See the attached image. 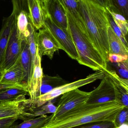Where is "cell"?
<instances>
[{
	"label": "cell",
	"mask_w": 128,
	"mask_h": 128,
	"mask_svg": "<svg viewBox=\"0 0 128 128\" xmlns=\"http://www.w3.org/2000/svg\"><path fill=\"white\" fill-rule=\"evenodd\" d=\"M0 83L5 84H25L26 77L19 59L11 67L2 71Z\"/></svg>",
	"instance_id": "obj_14"
},
{
	"label": "cell",
	"mask_w": 128,
	"mask_h": 128,
	"mask_svg": "<svg viewBox=\"0 0 128 128\" xmlns=\"http://www.w3.org/2000/svg\"><path fill=\"white\" fill-rule=\"evenodd\" d=\"M62 6L77 22H84L80 11L79 0H59Z\"/></svg>",
	"instance_id": "obj_23"
},
{
	"label": "cell",
	"mask_w": 128,
	"mask_h": 128,
	"mask_svg": "<svg viewBox=\"0 0 128 128\" xmlns=\"http://www.w3.org/2000/svg\"><path fill=\"white\" fill-rule=\"evenodd\" d=\"M42 2L54 23L59 28L67 29L66 12L59 0H44Z\"/></svg>",
	"instance_id": "obj_12"
},
{
	"label": "cell",
	"mask_w": 128,
	"mask_h": 128,
	"mask_svg": "<svg viewBox=\"0 0 128 128\" xmlns=\"http://www.w3.org/2000/svg\"><path fill=\"white\" fill-rule=\"evenodd\" d=\"M2 71L0 69V80H1V78L2 76Z\"/></svg>",
	"instance_id": "obj_36"
},
{
	"label": "cell",
	"mask_w": 128,
	"mask_h": 128,
	"mask_svg": "<svg viewBox=\"0 0 128 128\" xmlns=\"http://www.w3.org/2000/svg\"><path fill=\"white\" fill-rule=\"evenodd\" d=\"M29 17L33 26L36 30H40L44 27L40 0H28Z\"/></svg>",
	"instance_id": "obj_15"
},
{
	"label": "cell",
	"mask_w": 128,
	"mask_h": 128,
	"mask_svg": "<svg viewBox=\"0 0 128 128\" xmlns=\"http://www.w3.org/2000/svg\"><path fill=\"white\" fill-rule=\"evenodd\" d=\"M22 40L17 35L16 20L8 44L3 63L0 67L2 71L7 70L17 62L22 51Z\"/></svg>",
	"instance_id": "obj_9"
},
{
	"label": "cell",
	"mask_w": 128,
	"mask_h": 128,
	"mask_svg": "<svg viewBox=\"0 0 128 128\" xmlns=\"http://www.w3.org/2000/svg\"><path fill=\"white\" fill-rule=\"evenodd\" d=\"M28 94L27 86L25 84L0 90V102L13 100Z\"/></svg>",
	"instance_id": "obj_19"
},
{
	"label": "cell",
	"mask_w": 128,
	"mask_h": 128,
	"mask_svg": "<svg viewBox=\"0 0 128 128\" xmlns=\"http://www.w3.org/2000/svg\"><path fill=\"white\" fill-rule=\"evenodd\" d=\"M51 116L52 115H41L35 118H34L23 121V122L21 124L18 125H15L11 128H40L47 123Z\"/></svg>",
	"instance_id": "obj_21"
},
{
	"label": "cell",
	"mask_w": 128,
	"mask_h": 128,
	"mask_svg": "<svg viewBox=\"0 0 128 128\" xmlns=\"http://www.w3.org/2000/svg\"><path fill=\"white\" fill-rule=\"evenodd\" d=\"M116 67L121 76L124 79H127L128 78V60L122 62L116 63Z\"/></svg>",
	"instance_id": "obj_30"
},
{
	"label": "cell",
	"mask_w": 128,
	"mask_h": 128,
	"mask_svg": "<svg viewBox=\"0 0 128 128\" xmlns=\"http://www.w3.org/2000/svg\"><path fill=\"white\" fill-rule=\"evenodd\" d=\"M44 27L48 29L61 47L72 59L78 60L79 54L67 29L59 28L51 18L43 4L41 2Z\"/></svg>",
	"instance_id": "obj_4"
},
{
	"label": "cell",
	"mask_w": 128,
	"mask_h": 128,
	"mask_svg": "<svg viewBox=\"0 0 128 128\" xmlns=\"http://www.w3.org/2000/svg\"><path fill=\"white\" fill-rule=\"evenodd\" d=\"M105 75L104 71L99 70L89 74L85 78L58 86L39 96L32 103V106L35 109L40 107L47 102L50 101L66 92L94 82L98 80H101L105 76Z\"/></svg>",
	"instance_id": "obj_5"
},
{
	"label": "cell",
	"mask_w": 128,
	"mask_h": 128,
	"mask_svg": "<svg viewBox=\"0 0 128 128\" xmlns=\"http://www.w3.org/2000/svg\"><path fill=\"white\" fill-rule=\"evenodd\" d=\"M73 128H118L115 125L113 122H102L94 124L78 126Z\"/></svg>",
	"instance_id": "obj_29"
},
{
	"label": "cell",
	"mask_w": 128,
	"mask_h": 128,
	"mask_svg": "<svg viewBox=\"0 0 128 128\" xmlns=\"http://www.w3.org/2000/svg\"><path fill=\"white\" fill-rule=\"evenodd\" d=\"M22 96L10 101L0 102V119L16 118L25 121L36 117V109L29 98Z\"/></svg>",
	"instance_id": "obj_6"
},
{
	"label": "cell",
	"mask_w": 128,
	"mask_h": 128,
	"mask_svg": "<svg viewBox=\"0 0 128 128\" xmlns=\"http://www.w3.org/2000/svg\"><path fill=\"white\" fill-rule=\"evenodd\" d=\"M98 4L100 5L105 9L108 8L110 6L109 0H92Z\"/></svg>",
	"instance_id": "obj_33"
},
{
	"label": "cell",
	"mask_w": 128,
	"mask_h": 128,
	"mask_svg": "<svg viewBox=\"0 0 128 128\" xmlns=\"http://www.w3.org/2000/svg\"><path fill=\"white\" fill-rule=\"evenodd\" d=\"M118 128H128V124H123L119 126Z\"/></svg>",
	"instance_id": "obj_35"
},
{
	"label": "cell",
	"mask_w": 128,
	"mask_h": 128,
	"mask_svg": "<svg viewBox=\"0 0 128 128\" xmlns=\"http://www.w3.org/2000/svg\"><path fill=\"white\" fill-rule=\"evenodd\" d=\"M124 107L116 102L79 104L59 117L50 118L40 128H73L90 123L114 122Z\"/></svg>",
	"instance_id": "obj_1"
},
{
	"label": "cell",
	"mask_w": 128,
	"mask_h": 128,
	"mask_svg": "<svg viewBox=\"0 0 128 128\" xmlns=\"http://www.w3.org/2000/svg\"><path fill=\"white\" fill-rule=\"evenodd\" d=\"M105 76L101 80L98 86L89 92L86 103L100 104L116 102L119 104V94L110 78L105 73Z\"/></svg>",
	"instance_id": "obj_7"
},
{
	"label": "cell",
	"mask_w": 128,
	"mask_h": 128,
	"mask_svg": "<svg viewBox=\"0 0 128 128\" xmlns=\"http://www.w3.org/2000/svg\"><path fill=\"white\" fill-rule=\"evenodd\" d=\"M41 1V2H43V1L44 0H40Z\"/></svg>",
	"instance_id": "obj_37"
},
{
	"label": "cell",
	"mask_w": 128,
	"mask_h": 128,
	"mask_svg": "<svg viewBox=\"0 0 128 128\" xmlns=\"http://www.w3.org/2000/svg\"><path fill=\"white\" fill-rule=\"evenodd\" d=\"M19 60L25 75V82L27 86L32 74V57L28 40H22V51Z\"/></svg>",
	"instance_id": "obj_16"
},
{
	"label": "cell",
	"mask_w": 128,
	"mask_h": 128,
	"mask_svg": "<svg viewBox=\"0 0 128 128\" xmlns=\"http://www.w3.org/2000/svg\"><path fill=\"white\" fill-rule=\"evenodd\" d=\"M89 93L77 88L63 94L58 103L56 110L51 115L50 118L59 117L76 106L86 103Z\"/></svg>",
	"instance_id": "obj_8"
},
{
	"label": "cell",
	"mask_w": 128,
	"mask_h": 128,
	"mask_svg": "<svg viewBox=\"0 0 128 128\" xmlns=\"http://www.w3.org/2000/svg\"><path fill=\"white\" fill-rule=\"evenodd\" d=\"M37 36L38 52L42 56H47L52 60L54 53L61 50V47L48 29L44 27L39 30Z\"/></svg>",
	"instance_id": "obj_10"
},
{
	"label": "cell",
	"mask_w": 128,
	"mask_h": 128,
	"mask_svg": "<svg viewBox=\"0 0 128 128\" xmlns=\"http://www.w3.org/2000/svg\"><path fill=\"white\" fill-rule=\"evenodd\" d=\"M13 5V11L16 16L21 11H24L29 14L28 0H12Z\"/></svg>",
	"instance_id": "obj_26"
},
{
	"label": "cell",
	"mask_w": 128,
	"mask_h": 128,
	"mask_svg": "<svg viewBox=\"0 0 128 128\" xmlns=\"http://www.w3.org/2000/svg\"><path fill=\"white\" fill-rule=\"evenodd\" d=\"M56 110V106L50 101L46 105L42 106L40 110H36L35 112L36 116H39L41 115H45L46 114H53Z\"/></svg>",
	"instance_id": "obj_28"
},
{
	"label": "cell",
	"mask_w": 128,
	"mask_h": 128,
	"mask_svg": "<svg viewBox=\"0 0 128 128\" xmlns=\"http://www.w3.org/2000/svg\"><path fill=\"white\" fill-rule=\"evenodd\" d=\"M41 62V57L38 48L33 72L30 80L27 84L28 94L32 104L41 95V88L44 75Z\"/></svg>",
	"instance_id": "obj_11"
},
{
	"label": "cell",
	"mask_w": 128,
	"mask_h": 128,
	"mask_svg": "<svg viewBox=\"0 0 128 128\" xmlns=\"http://www.w3.org/2000/svg\"><path fill=\"white\" fill-rule=\"evenodd\" d=\"M113 122L118 128L123 124H128V108L124 107L120 110Z\"/></svg>",
	"instance_id": "obj_27"
},
{
	"label": "cell",
	"mask_w": 128,
	"mask_h": 128,
	"mask_svg": "<svg viewBox=\"0 0 128 128\" xmlns=\"http://www.w3.org/2000/svg\"><path fill=\"white\" fill-rule=\"evenodd\" d=\"M65 84L66 82L65 80L58 75L50 76L44 75L41 88L40 96Z\"/></svg>",
	"instance_id": "obj_20"
},
{
	"label": "cell",
	"mask_w": 128,
	"mask_h": 128,
	"mask_svg": "<svg viewBox=\"0 0 128 128\" xmlns=\"http://www.w3.org/2000/svg\"><path fill=\"white\" fill-rule=\"evenodd\" d=\"M16 22V15L13 11L10 16L3 20L0 31V67L3 63L5 51Z\"/></svg>",
	"instance_id": "obj_13"
},
{
	"label": "cell",
	"mask_w": 128,
	"mask_h": 128,
	"mask_svg": "<svg viewBox=\"0 0 128 128\" xmlns=\"http://www.w3.org/2000/svg\"><path fill=\"white\" fill-rule=\"evenodd\" d=\"M108 39L109 54L128 56V48L116 35L110 26L108 29Z\"/></svg>",
	"instance_id": "obj_17"
},
{
	"label": "cell",
	"mask_w": 128,
	"mask_h": 128,
	"mask_svg": "<svg viewBox=\"0 0 128 128\" xmlns=\"http://www.w3.org/2000/svg\"><path fill=\"white\" fill-rule=\"evenodd\" d=\"M64 9L67 18V30L79 54V58L77 60L79 64L95 71L107 70V64L95 47L85 22L77 21L68 11Z\"/></svg>",
	"instance_id": "obj_3"
},
{
	"label": "cell",
	"mask_w": 128,
	"mask_h": 128,
	"mask_svg": "<svg viewBox=\"0 0 128 128\" xmlns=\"http://www.w3.org/2000/svg\"><path fill=\"white\" fill-rule=\"evenodd\" d=\"M17 120L14 117L0 119V128H11Z\"/></svg>",
	"instance_id": "obj_31"
},
{
	"label": "cell",
	"mask_w": 128,
	"mask_h": 128,
	"mask_svg": "<svg viewBox=\"0 0 128 128\" xmlns=\"http://www.w3.org/2000/svg\"><path fill=\"white\" fill-rule=\"evenodd\" d=\"M110 6L115 8L128 20V0H109Z\"/></svg>",
	"instance_id": "obj_24"
},
{
	"label": "cell",
	"mask_w": 128,
	"mask_h": 128,
	"mask_svg": "<svg viewBox=\"0 0 128 128\" xmlns=\"http://www.w3.org/2000/svg\"><path fill=\"white\" fill-rule=\"evenodd\" d=\"M105 14H106V16L108 19V21L109 23L110 26L112 28V29H113L116 35L123 42L125 46L128 47L126 37L123 35L119 28L116 25L113 20L111 14L109 12V10L107 9H105Z\"/></svg>",
	"instance_id": "obj_25"
},
{
	"label": "cell",
	"mask_w": 128,
	"mask_h": 128,
	"mask_svg": "<svg viewBox=\"0 0 128 128\" xmlns=\"http://www.w3.org/2000/svg\"><path fill=\"white\" fill-rule=\"evenodd\" d=\"M106 9L110 13L114 22L123 35L126 37L128 32V20L113 7L110 6Z\"/></svg>",
	"instance_id": "obj_22"
},
{
	"label": "cell",
	"mask_w": 128,
	"mask_h": 128,
	"mask_svg": "<svg viewBox=\"0 0 128 128\" xmlns=\"http://www.w3.org/2000/svg\"><path fill=\"white\" fill-rule=\"evenodd\" d=\"M16 20L18 37L22 40H27L30 34L29 26L31 23L29 14L24 11H21L16 16Z\"/></svg>",
	"instance_id": "obj_18"
},
{
	"label": "cell",
	"mask_w": 128,
	"mask_h": 128,
	"mask_svg": "<svg viewBox=\"0 0 128 128\" xmlns=\"http://www.w3.org/2000/svg\"><path fill=\"white\" fill-rule=\"evenodd\" d=\"M21 85H22V84H20V85H14V84H1L0 83V90L12 88V87H15V86H20Z\"/></svg>",
	"instance_id": "obj_34"
},
{
	"label": "cell",
	"mask_w": 128,
	"mask_h": 128,
	"mask_svg": "<svg viewBox=\"0 0 128 128\" xmlns=\"http://www.w3.org/2000/svg\"><path fill=\"white\" fill-rule=\"evenodd\" d=\"M79 6L91 41L107 64L109 54L107 33L110 24L105 9L92 0H79Z\"/></svg>",
	"instance_id": "obj_2"
},
{
	"label": "cell",
	"mask_w": 128,
	"mask_h": 128,
	"mask_svg": "<svg viewBox=\"0 0 128 128\" xmlns=\"http://www.w3.org/2000/svg\"><path fill=\"white\" fill-rule=\"evenodd\" d=\"M128 56H122L115 54H109L108 56V62L112 63H119L128 60Z\"/></svg>",
	"instance_id": "obj_32"
}]
</instances>
